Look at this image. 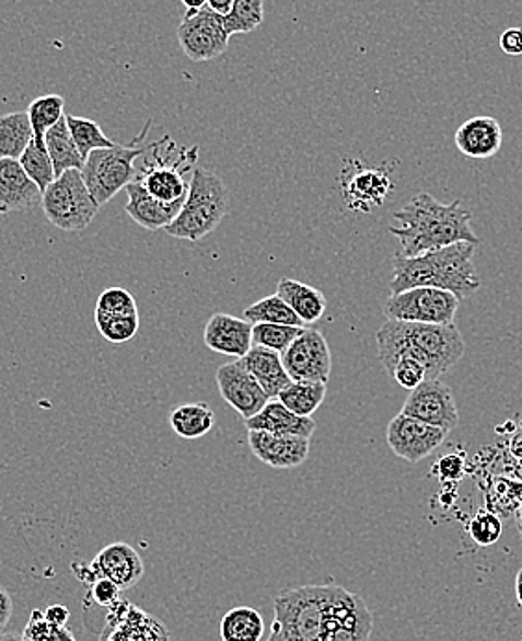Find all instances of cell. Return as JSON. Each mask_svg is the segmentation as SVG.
<instances>
[{
    "label": "cell",
    "instance_id": "4fadbf2b",
    "mask_svg": "<svg viewBox=\"0 0 522 641\" xmlns=\"http://www.w3.org/2000/svg\"><path fill=\"white\" fill-rule=\"evenodd\" d=\"M446 436L449 432L443 428L427 425L404 414L391 420L385 434L390 449L409 463H417L433 455V450H438L444 444Z\"/></svg>",
    "mask_w": 522,
    "mask_h": 641
},
{
    "label": "cell",
    "instance_id": "d590c367",
    "mask_svg": "<svg viewBox=\"0 0 522 641\" xmlns=\"http://www.w3.org/2000/svg\"><path fill=\"white\" fill-rule=\"evenodd\" d=\"M66 101L61 95H42L31 102L26 110L34 138L45 139V134L63 117Z\"/></svg>",
    "mask_w": 522,
    "mask_h": 641
},
{
    "label": "cell",
    "instance_id": "cb8c5ba5",
    "mask_svg": "<svg viewBox=\"0 0 522 641\" xmlns=\"http://www.w3.org/2000/svg\"><path fill=\"white\" fill-rule=\"evenodd\" d=\"M372 611L360 595L348 594L345 605L321 641H369L372 634Z\"/></svg>",
    "mask_w": 522,
    "mask_h": 641
},
{
    "label": "cell",
    "instance_id": "5b68a950",
    "mask_svg": "<svg viewBox=\"0 0 522 641\" xmlns=\"http://www.w3.org/2000/svg\"><path fill=\"white\" fill-rule=\"evenodd\" d=\"M139 160L134 181L149 195L162 203H186L192 174L197 168L198 147H178L169 136H163Z\"/></svg>",
    "mask_w": 522,
    "mask_h": 641
},
{
    "label": "cell",
    "instance_id": "60d3db41",
    "mask_svg": "<svg viewBox=\"0 0 522 641\" xmlns=\"http://www.w3.org/2000/svg\"><path fill=\"white\" fill-rule=\"evenodd\" d=\"M23 638L26 641H77L67 627L48 623L42 610L32 611L31 621L24 629Z\"/></svg>",
    "mask_w": 522,
    "mask_h": 641
},
{
    "label": "cell",
    "instance_id": "8fae6325",
    "mask_svg": "<svg viewBox=\"0 0 522 641\" xmlns=\"http://www.w3.org/2000/svg\"><path fill=\"white\" fill-rule=\"evenodd\" d=\"M282 362L291 380L323 384L330 380V345L318 330H302L301 336L283 351Z\"/></svg>",
    "mask_w": 522,
    "mask_h": 641
},
{
    "label": "cell",
    "instance_id": "c3c4849f",
    "mask_svg": "<svg viewBox=\"0 0 522 641\" xmlns=\"http://www.w3.org/2000/svg\"><path fill=\"white\" fill-rule=\"evenodd\" d=\"M43 614H45L48 623L56 625V627H67V621L71 618V611L63 605L48 606Z\"/></svg>",
    "mask_w": 522,
    "mask_h": 641
},
{
    "label": "cell",
    "instance_id": "603a6c76",
    "mask_svg": "<svg viewBox=\"0 0 522 641\" xmlns=\"http://www.w3.org/2000/svg\"><path fill=\"white\" fill-rule=\"evenodd\" d=\"M246 431H264L277 436H299L312 438L317 423L312 417H301L283 407L278 399H270L262 412L245 420Z\"/></svg>",
    "mask_w": 522,
    "mask_h": 641
},
{
    "label": "cell",
    "instance_id": "bcb514c9",
    "mask_svg": "<svg viewBox=\"0 0 522 641\" xmlns=\"http://www.w3.org/2000/svg\"><path fill=\"white\" fill-rule=\"evenodd\" d=\"M502 53L508 56H522V28L511 26L500 34L499 39Z\"/></svg>",
    "mask_w": 522,
    "mask_h": 641
},
{
    "label": "cell",
    "instance_id": "f5cc1de1",
    "mask_svg": "<svg viewBox=\"0 0 522 641\" xmlns=\"http://www.w3.org/2000/svg\"><path fill=\"white\" fill-rule=\"evenodd\" d=\"M182 4H184L187 10H200V8L206 7V0H182Z\"/></svg>",
    "mask_w": 522,
    "mask_h": 641
},
{
    "label": "cell",
    "instance_id": "7402d4cb",
    "mask_svg": "<svg viewBox=\"0 0 522 641\" xmlns=\"http://www.w3.org/2000/svg\"><path fill=\"white\" fill-rule=\"evenodd\" d=\"M128 203L125 206L130 219L144 230H165L181 214L184 203H162L147 193L139 182L132 181L127 187Z\"/></svg>",
    "mask_w": 522,
    "mask_h": 641
},
{
    "label": "cell",
    "instance_id": "e0dca14e",
    "mask_svg": "<svg viewBox=\"0 0 522 641\" xmlns=\"http://www.w3.org/2000/svg\"><path fill=\"white\" fill-rule=\"evenodd\" d=\"M90 565L96 579H108L115 582L120 587V592L136 586L144 575L143 560L138 551L125 541H115L104 547L103 551L93 558Z\"/></svg>",
    "mask_w": 522,
    "mask_h": 641
},
{
    "label": "cell",
    "instance_id": "4dcf8cb0",
    "mask_svg": "<svg viewBox=\"0 0 522 641\" xmlns=\"http://www.w3.org/2000/svg\"><path fill=\"white\" fill-rule=\"evenodd\" d=\"M32 138L34 133L26 112L0 115V160L2 158L19 160Z\"/></svg>",
    "mask_w": 522,
    "mask_h": 641
},
{
    "label": "cell",
    "instance_id": "ba28073f",
    "mask_svg": "<svg viewBox=\"0 0 522 641\" xmlns=\"http://www.w3.org/2000/svg\"><path fill=\"white\" fill-rule=\"evenodd\" d=\"M42 208L48 222L63 232L85 230L101 210L79 169L56 176L55 182L43 192Z\"/></svg>",
    "mask_w": 522,
    "mask_h": 641
},
{
    "label": "cell",
    "instance_id": "484cf974",
    "mask_svg": "<svg viewBox=\"0 0 522 641\" xmlns=\"http://www.w3.org/2000/svg\"><path fill=\"white\" fill-rule=\"evenodd\" d=\"M277 295L304 321V324L317 323L318 319L325 316V295L304 282L283 276L278 282Z\"/></svg>",
    "mask_w": 522,
    "mask_h": 641
},
{
    "label": "cell",
    "instance_id": "8992f818",
    "mask_svg": "<svg viewBox=\"0 0 522 641\" xmlns=\"http://www.w3.org/2000/svg\"><path fill=\"white\" fill-rule=\"evenodd\" d=\"M229 214V190L221 176L195 168L186 203L165 232L178 240L198 241L213 232Z\"/></svg>",
    "mask_w": 522,
    "mask_h": 641
},
{
    "label": "cell",
    "instance_id": "11a10c76",
    "mask_svg": "<svg viewBox=\"0 0 522 641\" xmlns=\"http://www.w3.org/2000/svg\"><path fill=\"white\" fill-rule=\"evenodd\" d=\"M517 519V530H519V536H521L522 540V506L519 508V512L515 514Z\"/></svg>",
    "mask_w": 522,
    "mask_h": 641
},
{
    "label": "cell",
    "instance_id": "f907efd6",
    "mask_svg": "<svg viewBox=\"0 0 522 641\" xmlns=\"http://www.w3.org/2000/svg\"><path fill=\"white\" fill-rule=\"evenodd\" d=\"M511 455L522 460V432H519L513 442H511Z\"/></svg>",
    "mask_w": 522,
    "mask_h": 641
},
{
    "label": "cell",
    "instance_id": "681fc988",
    "mask_svg": "<svg viewBox=\"0 0 522 641\" xmlns=\"http://www.w3.org/2000/svg\"><path fill=\"white\" fill-rule=\"evenodd\" d=\"M232 4H234V0H206V7L221 18H224L232 10Z\"/></svg>",
    "mask_w": 522,
    "mask_h": 641
},
{
    "label": "cell",
    "instance_id": "ffe728a7",
    "mask_svg": "<svg viewBox=\"0 0 522 641\" xmlns=\"http://www.w3.org/2000/svg\"><path fill=\"white\" fill-rule=\"evenodd\" d=\"M202 337L213 353L243 358L253 348V323L230 313H213Z\"/></svg>",
    "mask_w": 522,
    "mask_h": 641
},
{
    "label": "cell",
    "instance_id": "52a82bcc",
    "mask_svg": "<svg viewBox=\"0 0 522 641\" xmlns=\"http://www.w3.org/2000/svg\"><path fill=\"white\" fill-rule=\"evenodd\" d=\"M151 125L149 121L138 138H134L130 144L93 150L85 160L82 179L98 206L109 203L136 179V162L151 147V144H144L151 133Z\"/></svg>",
    "mask_w": 522,
    "mask_h": 641
},
{
    "label": "cell",
    "instance_id": "5bb4252c",
    "mask_svg": "<svg viewBox=\"0 0 522 641\" xmlns=\"http://www.w3.org/2000/svg\"><path fill=\"white\" fill-rule=\"evenodd\" d=\"M217 388L222 399L235 412L248 420L262 412V408L270 401L258 380L248 373L241 358L224 364L216 373Z\"/></svg>",
    "mask_w": 522,
    "mask_h": 641
},
{
    "label": "cell",
    "instance_id": "b9f144b4",
    "mask_svg": "<svg viewBox=\"0 0 522 641\" xmlns=\"http://www.w3.org/2000/svg\"><path fill=\"white\" fill-rule=\"evenodd\" d=\"M95 312L117 313V316H136L138 305L134 295L125 288L104 289L96 300Z\"/></svg>",
    "mask_w": 522,
    "mask_h": 641
},
{
    "label": "cell",
    "instance_id": "7bdbcfd3",
    "mask_svg": "<svg viewBox=\"0 0 522 641\" xmlns=\"http://www.w3.org/2000/svg\"><path fill=\"white\" fill-rule=\"evenodd\" d=\"M385 373H387V375H390L401 388L408 391L415 390L419 384L428 380L427 369L420 366L419 362L411 360V358H401V360H396Z\"/></svg>",
    "mask_w": 522,
    "mask_h": 641
},
{
    "label": "cell",
    "instance_id": "836d02e7",
    "mask_svg": "<svg viewBox=\"0 0 522 641\" xmlns=\"http://www.w3.org/2000/svg\"><path fill=\"white\" fill-rule=\"evenodd\" d=\"M66 121L72 141L77 145L84 162L93 150L112 149L117 145L103 133V128L95 121L77 117V115H66Z\"/></svg>",
    "mask_w": 522,
    "mask_h": 641
},
{
    "label": "cell",
    "instance_id": "277c9868",
    "mask_svg": "<svg viewBox=\"0 0 522 641\" xmlns=\"http://www.w3.org/2000/svg\"><path fill=\"white\" fill-rule=\"evenodd\" d=\"M348 594L341 586H301L275 599V619L267 641H321Z\"/></svg>",
    "mask_w": 522,
    "mask_h": 641
},
{
    "label": "cell",
    "instance_id": "d6a6232c",
    "mask_svg": "<svg viewBox=\"0 0 522 641\" xmlns=\"http://www.w3.org/2000/svg\"><path fill=\"white\" fill-rule=\"evenodd\" d=\"M243 319L248 323L289 324V327H306L297 313L283 302L277 294L256 300L254 305L246 306Z\"/></svg>",
    "mask_w": 522,
    "mask_h": 641
},
{
    "label": "cell",
    "instance_id": "f546056e",
    "mask_svg": "<svg viewBox=\"0 0 522 641\" xmlns=\"http://www.w3.org/2000/svg\"><path fill=\"white\" fill-rule=\"evenodd\" d=\"M326 384L291 380L286 390L277 397L283 407L301 417H312L318 407L325 402Z\"/></svg>",
    "mask_w": 522,
    "mask_h": 641
},
{
    "label": "cell",
    "instance_id": "e575fe53",
    "mask_svg": "<svg viewBox=\"0 0 522 641\" xmlns=\"http://www.w3.org/2000/svg\"><path fill=\"white\" fill-rule=\"evenodd\" d=\"M19 163L23 165L24 173L36 182L42 192H45L55 182V168H53V160L48 157L45 139L32 138L31 144L19 158Z\"/></svg>",
    "mask_w": 522,
    "mask_h": 641
},
{
    "label": "cell",
    "instance_id": "d6986e66",
    "mask_svg": "<svg viewBox=\"0 0 522 641\" xmlns=\"http://www.w3.org/2000/svg\"><path fill=\"white\" fill-rule=\"evenodd\" d=\"M248 445L259 461L275 469L299 468L310 456V439L299 436H277L264 431H248Z\"/></svg>",
    "mask_w": 522,
    "mask_h": 641
},
{
    "label": "cell",
    "instance_id": "7a4b0ae2",
    "mask_svg": "<svg viewBox=\"0 0 522 641\" xmlns=\"http://www.w3.org/2000/svg\"><path fill=\"white\" fill-rule=\"evenodd\" d=\"M380 364L385 371L401 358L419 362L428 380L451 371L465 354V342L456 324L387 321L376 332Z\"/></svg>",
    "mask_w": 522,
    "mask_h": 641
},
{
    "label": "cell",
    "instance_id": "9a60e30c",
    "mask_svg": "<svg viewBox=\"0 0 522 641\" xmlns=\"http://www.w3.org/2000/svg\"><path fill=\"white\" fill-rule=\"evenodd\" d=\"M393 190L390 173L376 168H363L360 162H350V171L343 169V201L352 211L369 214L384 204Z\"/></svg>",
    "mask_w": 522,
    "mask_h": 641
},
{
    "label": "cell",
    "instance_id": "ee69618b",
    "mask_svg": "<svg viewBox=\"0 0 522 641\" xmlns=\"http://www.w3.org/2000/svg\"><path fill=\"white\" fill-rule=\"evenodd\" d=\"M467 473V463L463 455H446L436 461L432 474H436L441 482H460Z\"/></svg>",
    "mask_w": 522,
    "mask_h": 641
},
{
    "label": "cell",
    "instance_id": "7c38bea8",
    "mask_svg": "<svg viewBox=\"0 0 522 641\" xmlns=\"http://www.w3.org/2000/svg\"><path fill=\"white\" fill-rule=\"evenodd\" d=\"M401 414L446 432L454 431L460 423L454 393L439 378L425 380L415 390L409 391Z\"/></svg>",
    "mask_w": 522,
    "mask_h": 641
},
{
    "label": "cell",
    "instance_id": "f35d334b",
    "mask_svg": "<svg viewBox=\"0 0 522 641\" xmlns=\"http://www.w3.org/2000/svg\"><path fill=\"white\" fill-rule=\"evenodd\" d=\"M306 327H289V324L256 323L253 324V343L259 347L270 348L282 354L291 343L301 336Z\"/></svg>",
    "mask_w": 522,
    "mask_h": 641
},
{
    "label": "cell",
    "instance_id": "9f6ffc18",
    "mask_svg": "<svg viewBox=\"0 0 522 641\" xmlns=\"http://www.w3.org/2000/svg\"><path fill=\"white\" fill-rule=\"evenodd\" d=\"M522 641V640H521Z\"/></svg>",
    "mask_w": 522,
    "mask_h": 641
},
{
    "label": "cell",
    "instance_id": "30bf717a",
    "mask_svg": "<svg viewBox=\"0 0 522 641\" xmlns=\"http://www.w3.org/2000/svg\"><path fill=\"white\" fill-rule=\"evenodd\" d=\"M176 36L184 55L192 61L216 60L229 48L230 42L221 15L208 7L187 10Z\"/></svg>",
    "mask_w": 522,
    "mask_h": 641
},
{
    "label": "cell",
    "instance_id": "f1b7e54d",
    "mask_svg": "<svg viewBox=\"0 0 522 641\" xmlns=\"http://www.w3.org/2000/svg\"><path fill=\"white\" fill-rule=\"evenodd\" d=\"M264 634L265 621L262 614L248 606L232 608L222 618V641H262Z\"/></svg>",
    "mask_w": 522,
    "mask_h": 641
},
{
    "label": "cell",
    "instance_id": "d4e9b609",
    "mask_svg": "<svg viewBox=\"0 0 522 641\" xmlns=\"http://www.w3.org/2000/svg\"><path fill=\"white\" fill-rule=\"evenodd\" d=\"M241 360L245 364L248 373L258 380L269 399H277L280 391L286 390L291 382V378L283 367L282 354L277 353V351L254 345Z\"/></svg>",
    "mask_w": 522,
    "mask_h": 641
},
{
    "label": "cell",
    "instance_id": "74e56055",
    "mask_svg": "<svg viewBox=\"0 0 522 641\" xmlns=\"http://www.w3.org/2000/svg\"><path fill=\"white\" fill-rule=\"evenodd\" d=\"M95 324L106 342L127 343L138 334L139 313L117 316V313L95 312Z\"/></svg>",
    "mask_w": 522,
    "mask_h": 641
},
{
    "label": "cell",
    "instance_id": "83f0119b",
    "mask_svg": "<svg viewBox=\"0 0 522 641\" xmlns=\"http://www.w3.org/2000/svg\"><path fill=\"white\" fill-rule=\"evenodd\" d=\"M45 145H47L48 157L53 160L56 176H60L71 169H79V171L84 169L85 162L80 157L77 145L72 141L66 115L45 134Z\"/></svg>",
    "mask_w": 522,
    "mask_h": 641
},
{
    "label": "cell",
    "instance_id": "7dc6e473",
    "mask_svg": "<svg viewBox=\"0 0 522 641\" xmlns=\"http://www.w3.org/2000/svg\"><path fill=\"white\" fill-rule=\"evenodd\" d=\"M13 616V600L12 595L8 594V590L0 586V634L4 632Z\"/></svg>",
    "mask_w": 522,
    "mask_h": 641
},
{
    "label": "cell",
    "instance_id": "816d5d0a",
    "mask_svg": "<svg viewBox=\"0 0 522 641\" xmlns=\"http://www.w3.org/2000/svg\"><path fill=\"white\" fill-rule=\"evenodd\" d=\"M515 595H517V603L521 606L522 610V570L517 573L515 576Z\"/></svg>",
    "mask_w": 522,
    "mask_h": 641
},
{
    "label": "cell",
    "instance_id": "ac0fdd59",
    "mask_svg": "<svg viewBox=\"0 0 522 641\" xmlns=\"http://www.w3.org/2000/svg\"><path fill=\"white\" fill-rule=\"evenodd\" d=\"M43 192L15 158L0 160V216L42 206Z\"/></svg>",
    "mask_w": 522,
    "mask_h": 641
},
{
    "label": "cell",
    "instance_id": "3957f363",
    "mask_svg": "<svg viewBox=\"0 0 522 641\" xmlns=\"http://www.w3.org/2000/svg\"><path fill=\"white\" fill-rule=\"evenodd\" d=\"M476 243H454L419 256L396 254L393 259L391 294L411 288H438L451 291L463 300L480 289L475 267Z\"/></svg>",
    "mask_w": 522,
    "mask_h": 641
},
{
    "label": "cell",
    "instance_id": "9c48e42d",
    "mask_svg": "<svg viewBox=\"0 0 522 641\" xmlns=\"http://www.w3.org/2000/svg\"><path fill=\"white\" fill-rule=\"evenodd\" d=\"M462 300L451 291L438 288H411L391 294L385 300L387 321L404 323L454 324Z\"/></svg>",
    "mask_w": 522,
    "mask_h": 641
},
{
    "label": "cell",
    "instance_id": "4316f807",
    "mask_svg": "<svg viewBox=\"0 0 522 641\" xmlns=\"http://www.w3.org/2000/svg\"><path fill=\"white\" fill-rule=\"evenodd\" d=\"M216 414L206 402H189L174 408L169 415V425L176 436L184 439H198L213 428Z\"/></svg>",
    "mask_w": 522,
    "mask_h": 641
},
{
    "label": "cell",
    "instance_id": "1f68e13d",
    "mask_svg": "<svg viewBox=\"0 0 522 641\" xmlns=\"http://www.w3.org/2000/svg\"><path fill=\"white\" fill-rule=\"evenodd\" d=\"M522 506V480L497 477L487 484L486 508L504 522L515 516Z\"/></svg>",
    "mask_w": 522,
    "mask_h": 641
},
{
    "label": "cell",
    "instance_id": "8d00e7d4",
    "mask_svg": "<svg viewBox=\"0 0 522 641\" xmlns=\"http://www.w3.org/2000/svg\"><path fill=\"white\" fill-rule=\"evenodd\" d=\"M230 37L251 34L264 24V0H234L232 10L222 18Z\"/></svg>",
    "mask_w": 522,
    "mask_h": 641
},
{
    "label": "cell",
    "instance_id": "db71d44e",
    "mask_svg": "<svg viewBox=\"0 0 522 641\" xmlns=\"http://www.w3.org/2000/svg\"><path fill=\"white\" fill-rule=\"evenodd\" d=\"M0 641H26V640H24L23 636L12 634V632H7V634H0Z\"/></svg>",
    "mask_w": 522,
    "mask_h": 641
},
{
    "label": "cell",
    "instance_id": "ab89813d",
    "mask_svg": "<svg viewBox=\"0 0 522 641\" xmlns=\"http://www.w3.org/2000/svg\"><path fill=\"white\" fill-rule=\"evenodd\" d=\"M502 530H504V522L487 508L478 510L467 525L471 540L480 547L495 546L502 538Z\"/></svg>",
    "mask_w": 522,
    "mask_h": 641
},
{
    "label": "cell",
    "instance_id": "2e32d148",
    "mask_svg": "<svg viewBox=\"0 0 522 641\" xmlns=\"http://www.w3.org/2000/svg\"><path fill=\"white\" fill-rule=\"evenodd\" d=\"M101 641H171V636L160 619L127 600H117L109 608Z\"/></svg>",
    "mask_w": 522,
    "mask_h": 641
},
{
    "label": "cell",
    "instance_id": "44dd1931",
    "mask_svg": "<svg viewBox=\"0 0 522 641\" xmlns=\"http://www.w3.org/2000/svg\"><path fill=\"white\" fill-rule=\"evenodd\" d=\"M502 139H504V134L499 121L489 115H478L465 121L457 128L454 144L463 157L487 160L499 154V150L502 149Z\"/></svg>",
    "mask_w": 522,
    "mask_h": 641
},
{
    "label": "cell",
    "instance_id": "6da1fadb",
    "mask_svg": "<svg viewBox=\"0 0 522 641\" xmlns=\"http://www.w3.org/2000/svg\"><path fill=\"white\" fill-rule=\"evenodd\" d=\"M471 219L473 214L460 201L444 204L430 193H419L393 214L396 225L390 227V232L401 241V254L419 256L462 241L478 245Z\"/></svg>",
    "mask_w": 522,
    "mask_h": 641
},
{
    "label": "cell",
    "instance_id": "f6af8a7d",
    "mask_svg": "<svg viewBox=\"0 0 522 641\" xmlns=\"http://www.w3.org/2000/svg\"><path fill=\"white\" fill-rule=\"evenodd\" d=\"M90 595L95 599L96 605L112 608L117 600H120V587L108 579H96L91 584Z\"/></svg>",
    "mask_w": 522,
    "mask_h": 641
}]
</instances>
